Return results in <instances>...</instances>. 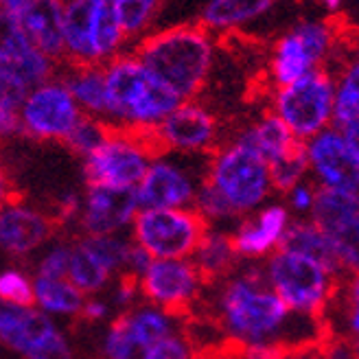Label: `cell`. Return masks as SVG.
I'll list each match as a JSON object with an SVG mask.
<instances>
[{"label":"cell","mask_w":359,"mask_h":359,"mask_svg":"<svg viewBox=\"0 0 359 359\" xmlns=\"http://www.w3.org/2000/svg\"><path fill=\"white\" fill-rule=\"evenodd\" d=\"M212 316L226 344L235 348L272 344L285 353H300L320 348L329 339L325 320L287 309L265 283L263 267L255 263L217 283Z\"/></svg>","instance_id":"6da1fadb"},{"label":"cell","mask_w":359,"mask_h":359,"mask_svg":"<svg viewBox=\"0 0 359 359\" xmlns=\"http://www.w3.org/2000/svg\"><path fill=\"white\" fill-rule=\"evenodd\" d=\"M134 55L180 99L191 101L208 81L215 64V40L197 22L173 25L142 38Z\"/></svg>","instance_id":"7a4b0ae2"},{"label":"cell","mask_w":359,"mask_h":359,"mask_svg":"<svg viewBox=\"0 0 359 359\" xmlns=\"http://www.w3.org/2000/svg\"><path fill=\"white\" fill-rule=\"evenodd\" d=\"M107 123L121 130H156L182 103L169 86L134 55H118L103 66Z\"/></svg>","instance_id":"3957f363"},{"label":"cell","mask_w":359,"mask_h":359,"mask_svg":"<svg viewBox=\"0 0 359 359\" xmlns=\"http://www.w3.org/2000/svg\"><path fill=\"white\" fill-rule=\"evenodd\" d=\"M261 267L269 290L287 309L307 318H325L339 285V276L331 269L290 250H278Z\"/></svg>","instance_id":"277c9868"},{"label":"cell","mask_w":359,"mask_h":359,"mask_svg":"<svg viewBox=\"0 0 359 359\" xmlns=\"http://www.w3.org/2000/svg\"><path fill=\"white\" fill-rule=\"evenodd\" d=\"M206 180L222 193L239 219L265 206L274 193L267 163L237 138L208 156Z\"/></svg>","instance_id":"5b68a950"},{"label":"cell","mask_w":359,"mask_h":359,"mask_svg":"<svg viewBox=\"0 0 359 359\" xmlns=\"http://www.w3.org/2000/svg\"><path fill=\"white\" fill-rule=\"evenodd\" d=\"M163 154L154 130L114 128L93 154L83 158V177L88 187L136 189L151 160Z\"/></svg>","instance_id":"8992f818"},{"label":"cell","mask_w":359,"mask_h":359,"mask_svg":"<svg viewBox=\"0 0 359 359\" xmlns=\"http://www.w3.org/2000/svg\"><path fill=\"white\" fill-rule=\"evenodd\" d=\"M339 35L331 18H307L287 29L274 42L269 57V79L276 88H285L325 64L333 57Z\"/></svg>","instance_id":"52a82bcc"},{"label":"cell","mask_w":359,"mask_h":359,"mask_svg":"<svg viewBox=\"0 0 359 359\" xmlns=\"http://www.w3.org/2000/svg\"><path fill=\"white\" fill-rule=\"evenodd\" d=\"M290 132L307 142L335 125V77L331 68H318L272 95V110Z\"/></svg>","instance_id":"ba28073f"},{"label":"cell","mask_w":359,"mask_h":359,"mask_svg":"<svg viewBox=\"0 0 359 359\" xmlns=\"http://www.w3.org/2000/svg\"><path fill=\"white\" fill-rule=\"evenodd\" d=\"M206 230L193 208L140 210L132 224V241L154 261L191 259Z\"/></svg>","instance_id":"9c48e42d"},{"label":"cell","mask_w":359,"mask_h":359,"mask_svg":"<svg viewBox=\"0 0 359 359\" xmlns=\"http://www.w3.org/2000/svg\"><path fill=\"white\" fill-rule=\"evenodd\" d=\"M0 342L25 359H75L66 335L38 307L0 302Z\"/></svg>","instance_id":"30bf717a"},{"label":"cell","mask_w":359,"mask_h":359,"mask_svg":"<svg viewBox=\"0 0 359 359\" xmlns=\"http://www.w3.org/2000/svg\"><path fill=\"white\" fill-rule=\"evenodd\" d=\"M309 219L329 239L339 276L359 272V191L318 189Z\"/></svg>","instance_id":"8fae6325"},{"label":"cell","mask_w":359,"mask_h":359,"mask_svg":"<svg viewBox=\"0 0 359 359\" xmlns=\"http://www.w3.org/2000/svg\"><path fill=\"white\" fill-rule=\"evenodd\" d=\"M83 112L66 86L57 81H46L29 90L20 107L22 134L35 140H66L77 128Z\"/></svg>","instance_id":"7c38bea8"},{"label":"cell","mask_w":359,"mask_h":359,"mask_svg":"<svg viewBox=\"0 0 359 359\" xmlns=\"http://www.w3.org/2000/svg\"><path fill=\"white\" fill-rule=\"evenodd\" d=\"M158 145L165 154L177 156H210L217 149L219 123L200 101H182L175 110L154 130Z\"/></svg>","instance_id":"4fadbf2b"},{"label":"cell","mask_w":359,"mask_h":359,"mask_svg":"<svg viewBox=\"0 0 359 359\" xmlns=\"http://www.w3.org/2000/svg\"><path fill=\"white\" fill-rule=\"evenodd\" d=\"M140 294L154 307L182 318L193 302L202 296L206 280L191 259L154 261L138 280Z\"/></svg>","instance_id":"5bb4252c"},{"label":"cell","mask_w":359,"mask_h":359,"mask_svg":"<svg viewBox=\"0 0 359 359\" xmlns=\"http://www.w3.org/2000/svg\"><path fill=\"white\" fill-rule=\"evenodd\" d=\"M206 173H195L189 165L167 154L151 160V165L136 187L140 210L193 208L197 189Z\"/></svg>","instance_id":"9a60e30c"},{"label":"cell","mask_w":359,"mask_h":359,"mask_svg":"<svg viewBox=\"0 0 359 359\" xmlns=\"http://www.w3.org/2000/svg\"><path fill=\"white\" fill-rule=\"evenodd\" d=\"M309 180L327 191H359V158L339 128H329L304 142Z\"/></svg>","instance_id":"2e32d148"},{"label":"cell","mask_w":359,"mask_h":359,"mask_svg":"<svg viewBox=\"0 0 359 359\" xmlns=\"http://www.w3.org/2000/svg\"><path fill=\"white\" fill-rule=\"evenodd\" d=\"M0 70L18 79L27 90L50 81L55 73V62L31 44L20 22L3 3H0Z\"/></svg>","instance_id":"e0dca14e"},{"label":"cell","mask_w":359,"mask_h":359,"mask_svg":"<svg viewBox=\"0 0 359 359\" xmlns=\"http://www.w3.org/2000/svg\"><path fill=\"white\" fill-rule=\"evenodd\" d=\"M292 219V212L278 202H269L252 215L241 217L230 230L239 261H267L278 252Z\"/></svg>","instance_id":"ac0fdd59"},{"label":"cell","mask_w":359,"mask_h":359,"mask_svg":"<svg viewBox=\"0 0 359 359\" xmlns=\"http://www.w3.org/2000/svg\"><path fill=\"white\" fill-rule=\"evenodd\" d=\"M140 212L136 189L88 187L79 226L86 237L116 235L125 226H132Z\"/></svg>","instance_id":"d6986e66"},{"label":"cell","mask_w":359,"mask_h":359,"mask_svg":"<svg viewBox=\"0 0 359 359\" xmlns=\"http://www.w3.org/2000/svg\"><path fill=\"white\" fill-rule=\"evenodd\" d=\"M3 5L15 15V20L20 22L35 48L42 50L53 62L66 60L62 31L64 3H57V0H5Z\"/></svg>","instance_id":"ffe728a7"},{"label":"cell","mask_w":359,"mask_h":359,"mask_svg":"<svg viewBox=\"0 0 359 359\" xmlns=\"http://www.w3.org/2000/svg\"><path fill=\"white\" fill-rule=\"evenodd\" d=\"M55 224L42 210L7 202L0 208V252L9 257H25L40 250L50 237Z\"/></svg>","instance_id":"44dd1931"},{"label":"cell","mask_w":359,"mask_h":359,"mask_svg":"<svg viewBox=\"0 0 359 359\" xmlns=\"http://www.w3.org/2000/svg\"><path fill=\"white\" fill-rule=\"evenodd\" d=\"M197 272L202 274L206 285L219 283L228 278L239 265V257L235 252V243H232L230 230L224 228H208L204 237L197 243L195 252L191 257Z\"/></svg>","instance_id":"7402d4cb"},{"label":"cell","mask_w":359,"mask_h":359,"mask_svg":"<svg viewBox=\"0 0 359 359\" xmlns=\"http://www.w3.org/2000/svg\"><path fill=\"white\" fill-rule=\"evenodd\" d=\"M235 138L243 142V145H248L250 149H255L267 163V167L278 163L283 156L290 154L300 142L274 112L259 116L255 123H250L245 130H241Z\"/></svg>","instance_id":"603a6c76"},{"label":"cell","mask_w":359,"mask_h":359,"mask_svg":"<svg viewBox=\"0 0 359 359\" xmlns=\"http://www.w3.org/2000/svg\"><path fill=\"white\" fill-rule=\"evenodd\" d=\"M93 0H70L62 9L64 53L70 66H99L90 42Z\"/></svg>","instance_id":"cb8c5ba5"},{"label":"cell","mask_w":359,"mask_h":359,"mask_svg":"<svg viewBox=\"0 0 359 359\" xmlns=\"http://www.w3.org/2000/svg\"><path fill=\"white\" fill-rule=\"evenodd\" d=\"M274 9L272 0H210L200 9V27L208 33L235 31Z\"/></svg>","instance_id":"d4e9b609"},{"label":"cell","mask_w":359,"mask_h":359,"mask_svg":"<svg viewBox=\"0 0 359 359\" xmlns=\"http://www.w3.org/2000/svg\"><path fill=\"white\" fill-rule=\"evenodd\" d=\"M60 81L66 86L68 93L73 95L79 110L86 116L107 121L103 66H70V70Z\"/></svg>","instance_id":"484cf974"},{"label":"cell","mask_w":359,"mask_h":359,"mask_svg":"<svg viewBox=\"0 0 359 359\" xmlns=\"http://www.w3.org/2000/svg\"><path fill=\"white\" fill-rule=\"evenodd\" d=\"M128 40L121 29L114 0H93V22H90V42L99 66H105L121 55V46Z\"/></svg>","instance_id":"4316f807"},{"label":"cell","mask_w":359,"mask_h":359,"mask_svg":"<svg viewBox=\"0 0 359 359\" xmlns=\"http://www.w3.org/2000/svg\"><path fill=\"white\" fill-rule=\"evenodd\" d=\"M322 320L331 337L353 339L359 335V272L339 278L335 298Z\"/></svg>","instance_id":"83f0119b"},{"label":"cell","mask_w":359,"mask_h":359,"mask_svg":"<svg viewBox=\"0 0 359 359\" xmlns=\"http://www.w3.org/2000/svg\"><path fill=\"white\" fill-rule=\"evenodd\" d=\"M280 250H290V252L313 259L320 265H325L327 269H331L335 276H339V269H337V263H335L329 239L325 237V232H322L309 217H294L292 219L290 230H287ZM339 278H342V276H339Z\"/></svg>","instance_id":"f1b7e54d"},{"label":"cell","mask_w":359,"mask_h":359,"mask_svg":"<svg viewBox=\"0 0 359 359\" xmlns=\"http://www.w3.org/2000/svg\"><path fill=\"white\" fill-rule=\"evenodd\" d=\"M33 300L35 307L46 316H81L86 296L75 290L68 280H33Z\"/></svg>","instance_id":"f546056e"},{"label":"cell","mask_w":359,"mask_h":359,"mask_svg":"<svg viewBox=\"0 0 359 359\" xmlns=\"http://www.w3.org/2000/svg\"><path fill=\"white\" fill-rule=\"evenodd\" d=\"M335 128L359 121V53L344 60L335 73Z\"/></svg>","instance_id":"4dcf8cb0"},{"label":"cell","mask_w":359,"mask_h":359,"mask_svg":"<svg viewBox=\"0 0 359 359\" xmlns=\"http://www.w3.org/2000/svg\"><path fill=\"white\" fill-rule=\"evenodd\" d=\"M66 280L73 285L75 290H79L83 296L97 294L107 285V280H110V272L77 241V243H70Z\"/></svg>","instance_id":"1f68e13d"},{"label":"cell","mask_w":359,"mask_h":359,"mask_svg":"<svg viewBox=\"0 0 359 359\" xmlns=\"http://www.w3.org/2000/svg\"><path fill=\"white\" fill-rule=\"evenodd\" d=\"M149 346L128 329L123 316H116L103 335V357L105 359H149Z\"/></svg>","instance_id":"d6a6232c"},{"label":"cell","mask_w":359,"mask_h":359,"mask_svg":"<svg viewBox=\"0 0 359 359\" xmlns=\"http://www.w3.org/2000/svg\"><path fill=\"white\" fill-rule=\"evenodd\" d=\"M269 177H272L274 193H280V195H285L296 184L304 182V180H309V160H307L304 142H298V145L287 156H283L278 163L269 165Z\"/></svg>","instance_id":"836d02e7"},{"label":"cell","mask_w":359,"mask_h":359,"mask_svg":"<svg viewBox=\"0 0 359 359\" xmlns=\"http://www.w3.org/2000/svg\"><path fill=\"white\" fill-rule=\"evenodd\" d=\"M193 210L206 222L208 228H217L219 224H230V222L237 224L239 222L235 210L230 208V204L224 200L222 193L215 189L206 177H204V182L200 184V189H197Z\"/></svg>","instance_id":"e575fe53"},{"label":"cell","mask_w":359,"mask_h":359,"mask_svg":"<svg viewBox=\"0 0 359 359\" xmlns=\"http://www.w3.org/2000/svg\"><path fill=\"white\" fill-rule=\"evenodd\" d=\"M90 255H93L107 272H118L123 269L125 272V265H128V257H130V248L132 241L128 239H121L116 235H107V237H83L79 241Z\"/></svg>","instance_id":"d590c367"},{"label":"cell","mask_w":359,"mask_h":359,"mask_svg":"<svg viewBox=\"0 0 359 359\" xmlns=\"http://www.w3.org/2000/svg\"><path fill=\"white\" fill-rule=\"evenodd\" d=\"M114 125L107 123V121H101V118H95V116H81V121L77 123V128L70 132V136L64 140V145L79 154L81 158H88L93 154L101 142L112 134Z\"/></svg>","instance_id":"8d00e7d4"},{"label":"cell","mask_w":359,"mask_h":359,"mask_svg":"<svg viewBox=\"0 0 359 359\" xmlns=\"http://www.w3.org/2000/svg\"><path fill=\"white\" fill-rule=\"evenodd\" d=\"M114 9L125 38H136L154 22L160 11V3L156 0H114Z\"/></svg>","instance_id":"74e56055"},{"label":"cell","mask_w":359,"mask_h":359,"mask_svg":"<svg viewBox=\"0 0 359 359\" xmlns=\"http://www.w3.org/2000/svg\"><path fill=\"white\" fill-rule=\"evenodd\" d=\"M0 302L11 304V307H33V280L15 267L3 269L0 272Z\"/></svg>","instance_id":"f35d334b"},{"label":"cell","mask_w":359,"mask_h":359,"mask_svg":"<svg viewBox=\"0 0 359 359\" xmlns=\"http://www.w3.org/2000/svg\"><path fill=\"white\" fill-rule=\"evenodd\" d=\"M149 359H200V348L184 329H180L156 342L149 351Z\"/></svg>","instance_id":"ab89813d"},{"label":"cell","mask_w":359,"mask_h":359,"mask_svg":"<svg viewBox=\"0 0 359 359\" xmlns=\"http://www.w3.org/2000/svg\"><path fill=\"white\" fill-rule=\"evenodd\" d=\"M68 259H70V243H57L38 263V276L35 278H48V280H66L68 272Z\"/></svg>","instance_id":"60d3db41"},{"label":"cell","mask_w":359,"mask_h":359,"mask_svg":"<svg viewBox=\"0 0 359 359\" xmlns=\"http://www.w3.org/2000/svg\"><path fill=\"white\" fill-rule=\"evenodd\" d=\"M316 195H318V187L311 182V180H304V182L287 191L283 197H285L287 210L292 212V217H307V215H311V210H313Z\"/></svg>","instance_id":"b9f144b4"},{"label":"cell","mask_w":359,"mask_h":359,"mask_svg":"<svg viewBox=\"0 0 359 359\" xmlns=\"http://www.w3.org/2000/svg\"><path fill=\"white\" fill-rule=\"evenodd\" d=\"M27 95H29V90L20 81L0 70V107L20 112V107H22Z\"/></svg>","instance_id":"7bdbcfd3"},{"label":"cell","mask_w":359,"mask_h":359,"mask_svg":"<svg viewBox=\"0 0 359 359\" xmlns=\"http://www.w3.org/2000/svg\"><path fill=\"white\" fill-rule=\"evenodd\" d=\"M138 294H140L138 278L132 276V274H123L121 280H118L116 292H114L116 304H121V307H130V304H134V300H136Z\"/></svg>","instance_id":"ee69618b"},{"label":"cell","mask_w":359,"mask_h":359,"mask_svg":"<svg viewBox=\"0 0 359 359\" xmlns=\"http://www.w3.org/2000/svg\"><path fill=\"white\" fill-rule=\"evenodd\" d=\"M243 359H283L285 353L280 346H272V344H257V346H248V348H239Z\"/></svg>","instance_id":"f6af8a7d"},{"label":"cell","mask_w":359,"mask_h":359,"mask_svg":"<svg viewBox=\"0 0 359 359\" xmlns=\"http://www.w3.org/2000/svg\"><path fill=\"white\" fill-rule=\"evenodd\" d=\"M107 313H110V307L99 300V298H88L83 302V309H81V318L90 320V322H99L103 318H107Z\"/></svg>","instance_id":"bcb514c9"},{"label":"cell","mask_w":359,"mask_h":359,"mask_svg":"<svg viewBox=\"0 0 359 359\" xmlns=\"http://www.w3.org/2000/svg\"><path fill=\"white\" fill-rule=\"evenodd\" d=\"M200 359H243L241 351L235 346H217V348H208L204 353H200Z\"/></svg>","instance_id":"7dc6e473"},{"label":"cell","mask_w":359,"mask_h":359,"mask_svg":"<svg viewBox=\"0 0 359 359\" xmlns=\"http://www.w3.org/2000/svg\"><path fill=\"white\" fill-rule=\"evenodd\" d=\"M339 132L344 134V138H346V142L351 145V149L359 158V121H353V123L344 125V128H339Z\"/></svg>","instance_id":"c3c4849f"},{"label":"cell","mask_w":359,"mask_h":359,"mask_svg":"<svg viewBox=\"0 0 359 359\" xmlns=\"http://www.w3.org/2000/svg\"><path fill=\"white\" fill-rule=\"evenodd\" d=\"M9 195H11V189H9V177H7V171H5L3 160H0V208H3V206L9 202Z\"/></svg>","instance_id":"681fc988"},{"label":"cell","mask_w":359,"mask_h":359,"mask_svg":"<svg viewBox=\"0 0 359 359\" xmlns=\"http://www.w3.org/2000/svg\"><path fill=\"white\" fill-rule=\"evenodd\" d=\"M283 359H327V357L322 355V351H320V348H311V351L290 353V355H285Z\"/></svg>","instance_id":"f907efd6"},{"label":"cell","mask_w":359,"mask_h":359,"mask_svg":"<svg viewBox=\"0 0 359 359\" xmlns=\"http://www.w3.org/2000/svg\"><path fill=\"white\" fill-rule=\"evenodd\" d=\"M351 342V353H353V359H359V335L357 337H353V339H348Z\"/></svg>","instance_id":"816d5d0a"},{"label":"cell","mask_w":359,"mask_h":359,"mask_svg":"<svg viewBox=\"0 0 359 359\" xmlns=\"http://www.w3.org/2000/svg\"><path fill=\"white\" fill-rule=\"evenodd\" d=\"M325 7H327L329 11H337V9H339V3H325Z\"/></svg>","instance_id":"f5cc1de1"}]
</instances>
